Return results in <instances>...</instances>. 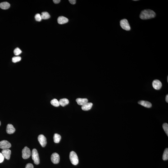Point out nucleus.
Here are the masks:
<instances>
[{
	"label": "nucleus",
	"mask_w": 168,
	"mask_h": 168,
	"mask_svg": "<svg viewBox=\"0 0 168 168\" xmlns=\"http://www.w3.org/2000/svg\"><path fill=\"white\" fill-rule=\"evenodd\" d=\"M60 105L62 106H65L69 103V100L66 98H63L60 100L59 101Z\"/></svg>",
	"instance_id": "f3484780"
},
{
	"label": "nucleus",
	"mask_w": 168,
	"mask_h": 168,
	"mask_svg": "<svg viewBox=\"0 0 168 168\" xmlns=\"http://www.w3.org/2000/svg\"><path fill=\"white\" fill-rule=\"evenodd\" d=\"M156 13L154 11L149 9L143 10L141 12L139 17L142 20H146L154 18Z\"/></svg>",
	"instance_id": "f257e3e1"
},
{
	"label": "nucleus",
	"mask_w": 168,
	"mask_h": 168,
	"mask_svg": "<svg viewBox=\"0 0 168 168\" xmlns=\"http://www.w3.org/2000/svg\"><path fill=\"white\" fill-rule=\"evenodd\" d=\"M138 104L147 108H149L152 107V104L150 102L148 101H140L138 102Z\"/></svg>",
	"instance_id": "ddd939ff"
},
{
	"label": "nucleus",
	"mask_w": 168,
	"mask_h": 168,
	"mask_svg": "<svg viewBox=\"0 0 168 168\" xmlns=\"http://www.w3.org/2000/svg\"><path fill=\"white\" fill-rule=\"evenodd\" d=\"M93 103L89 102L87 103L82 106L81 108L84 111H88L91 109L93 106Z\"/></svg>",
	"instance_id": "4468645a"
},
{
	"label": "nucleus",
	"mask_w": 168,
	"mask_h": 168,
	"mask_svg": "<svg viewBox=\"0 0 168 168\" xmlns=\"http://www.w3.org/2000/svg\"><path fill=\"white\" fill-rule=\"evenodd\" d=\"M38 139L42 147H45L47 144V139L44 135L43 134L39 135L38 137Z\"/></svg>",
	"instance_id": "0eeeda50"
},
{
	"label": "nucleus",
	"mask_w": 168,
	"mask_h": 168,
	"mask_svg": "<svg viewBox=\"0 0 168 168\" xmlns=\"http://www.w3.org/2000/svg\"><path fill=\"white\" fill-rule=\"evenodd\" d=\"M69 1L70 3L72 5L75 4L76 3V1L75 0H69Z\"/></svg>",
	"instance_id": "cd10ccee"
},
{
	"label": "nucleus",
	"mask_w": 168,
	"mask_h": 168,
	"mask_svg": "<svg viewBox=\"0 0 168 168\" xmlns=\"http://www.w3.org/2000/svg\"><path fill=\"white\" fill-rule=\"evenodd\" d=\"M4 158H5L2 153L0 152V163L3 162L4 160Z\"/></svg>",
	"instance_id": "a878e982"
},
{
	"label": "nucleus",
	"mask_w": 168,
	"mask_h": 168,
	"mask_svg": "<svg viewBox=\"0 0 168 168\" xmlns=\"http://www.w3.org/2000/svg\"><path fill=\"white\" fill-rule=\"evenodd\" d=\"M25 168H34V166H33V164L29 163L27 164Z\"/></svg>",
	"instance_id": "bb28decb"
},
{
	"label": "nucleus",
	"mask_w": 168,
	"mask_h": 168,
	"mask_svg": "<svg viewBox=\"0 0 168 168\" xmlns=\"http://www.w3.org/2000/svg\"><path fill=\"white\" fill-rule=\"evenodd\" d=\"M76 102L78 105L83 106L88 103V100L87 98H78L76 99Z\"/></svg>",
	"instance_id": "2eb2a0df"
},
{
	"label": "nucleus",
	"mask_w": 168,
	"mask_h": 168,
	"mask_svg": "<svg viewBox=\"0 0 168 168\" xmlns=\"http://www.w3.org/2000/svg\"><path fill=\"white\" fill-rule=\"evenodd\" d=\"M1 122L0 121V126H1Z\"/></svg>",
	"instance_id": "473e14b6"
},
{
	"label": "nucleus",
	"mask_w": 168,
	"mask_h": 168,
	"mask_svg": "<svg viewBox=\"0 0 168 168\" xmlns=\"http://www.w3.org/2000/svg\"><path fill=\"white\" fill-rule=\"evenodd\" d=\"M167 82H168V76H167Z\"/></svg>",
	"instance_id": "7c9ffc66"
},
{
	"label": "nucleus",
	"mask_w": 168,
	"mask_h": 168,
	"mask_svg": "<svg viewBox=\"0 0 168 168\" xmlns=\"http://www.w3.org/2000/svg\"><path fill=\"white\" fill-rule=\"evenodd\" d=\"M70 158L71 163L73 165H76L79 163V159L77 155L74 151H72L70 152Z\"/></svg>",
	"instance_id": "f03ea898"
},
{
	"label": "nucleus",
	"mask_w": 168,
	"mask_h": 168,
	"mask_svg": "<svg viewBox=\"0 0 168 168\" xmlns=\"http://www.w3.org/2000/svg\"><path fill=\"white\" fill-rule=\"evenodd\" d=\"M11 146V143L7 140H4L0 142V148L2 149H9Z\"/></svg>",
	"instance_id": "423d86ee"
},
{
	"label": "nucleus",
	"mask_w": 168,
	"mask_h": 168,
	"mask_svg": "<svg viewBox=\"0 0 168 168\" xmlns=\"http://www.w3.org/2000/svg\"><path fill=\"white\" fill-rule=\"evenodd\" d=\"M54 141L55 143H59L61 139V136L58 134H55L54 136Z\"/></svg>",
	"instance_id": "a211bd4d"
},
{
	"label": "nucleus",
	"mask_w": 168,
	"mask_h": 168,
	"mask_svg": "<svg viewBox=\"0 0 168 168\" xmlns=\"http://www.w3.org/2000/svg\"><path fill=\"white\" fill-rule=\"evenodd\" d=\"M120 24L121 28L127 31L130 30L131 28L128 20L126 19H124L120 20Z\"/></svg>",
	"instance_id": "20e7f679"
},
{
	"label": "nucleus",
	"mask_w": 168,
	"mask_h": 168,
	"mask_svg": "<svg viewBox=\"0 0 168 168\" xmlns=\"http://www.w3.org/2000/svg\"><path fill=\"white\" fill-rule=\"evenodd\" d=\"M22 156L23 159H27L30 157L31 153L30 149L27 147H24L22 151Z\"/></svg>",
	"instance_id": "39448f33"
},
{
	"label": "nucleus",
	"mask_w": 168,
	"mask_h": 168,
	"mask_svg": "<svg viewBox=\"0 0 168 168\" xmlns=\"http://www.w3.org/2000/svg\"><path fill=\"white\" fill-rule=\"evenodd\" d=\"M10 7V4L8 2H5L0 4V8L3 10L8 9Z\"/></svg>",
	"instance_id": "dca6fc26"
},
{
	"label": "nucleus",
	"mask_w": 168,
	"mask_h": 168,
	"mask_svg": "<svg viewBox=\"0 0 168 168\" xmlns=\"http://www.w3.org/2000/svg\"><path fill=\"white\" fill-rule=\"evenodd\" d=\"M6 130L8 134H11L15 132V129L12 124H8L7 125Z\"/></svg>",
	"instance_id": "9b49d317"
},
{
	"label": "nucleus",
	"mask_w": 168,
	"mask_h": 168,
	"mask_svg": "<svg viewBox=\"0 0 168 168\" xmlns=\"http://www.w3.org/2000/svg\"><path fill=\"white\" fill-rule=\"evenodd\" d=\"M152 86L154 89L156 90H159L162 87V84L160 81L156 79L153 81L152 83Z\"/></svg>",
	"instance_id": "9d476101"
},
{
	"label": "nucleus",
	"mask_w": 168,
	"mask_h": 168,
	"mask_svg": "<svg viewBox=\"0 0 168 168\" xmlns=\"http://www.w3.org/2000/svg\"><path fill=\"white\" fill-rule=\"evenodd\" d=\"M134 1H137V0H134Z\"/></svg>",
	"instance_id": "2f4dec72"
},
{
	"label": "nucleus",
	"mask_w": 168,
	"mask_h": 168,
	"mask_svg": "<svg viewBox=\"0 0 168 168\" xmlns=\"http://www.w3.org/2000/svg\"><path fill=\"white\" fill-rule=\"evenodd\" d=\"M51 160L54 164L58 163L60 160L59 155L56 152L53 153L51 156Z\"/></svg>",
	"instance_id": "6e6552de"
},
{
	"label": "nucleus",
	"mask_w": 168,
	"mask_h": 168,
	"mask_svg": "<svg viewBox=\"0 0 168 168\" xmlns=\"http://www.w3.org/2000/svg\"><path fill=\"white\" fill-rule=\"evenodd\" d=\"M21 58L20 56H15V57L13 58L12 61L14 63H16L19 62L21 61Z\"/></svg>",
	"instance_id": "4be33fe9"
},
{
	"label": "nucleus",
	"mask_w": 168,
	"mask_h": 168,
	"mask_svg": "<svg viewBox=\"0 0 168 168\" xmlns=\"http://www.w3.org/2000/svg\"><path fill=\"white\" fill-rule=\"evenodd\" d=\"M166 102L168 103V95H167L166 96Z\"/></svg>",
	"instance_id": "c756f323"
},
{
	"label": "nucleus",
	"mask_w": 168,
	"mask_h": 168,
	"mask_svg": "<svg viewBox=\"0 0 168 168\" xmlns=\"http://www.w3.org/2000/svg\"><path fill=\"white\" fill-rule=\"evenodd\" d=\"M68 21V19L64 16H60L57 19L58 23L60 24H66V23H67Z\"/></svg>",
	"instance_id": "f8f14e48"
},
{
	"label": "nucleus",
	"mask_w": 168,
	"mask_h": 168,
	"mask_svg": "<svg viewBox=\"0 0 168 168\" xmlns=\"http://www.w3.org/2000/svg\"><path fill=\"white\" fill-rule=\"evenodd\" d=\"M35 18L37 21L40 22L42 20L41 15L39 14H37L35 16Z\"/></svg>",
	"instance_id": "393cba45"
},
{
	"label": "nucleus",
	"mask_w": 168,
	"mask_h": 168,
	"mask_svg": "<svg viewBox=\"0 0 168 168\" xmlns=\"http://www.w3.org/2000/svg\"><path fill=\"white\" fill-rule=\"evenodd\" d=\"M163 128V130L166 133V135L168 136V125L166 123H165L163 124L162 125Z\"/></svg>",
	"instance_id": "b1692460"
},
{
	"label": "nucleus",
	"mask_w": 168,
	"mask_h": 168,
	"mask_svg": "<svg viewBox=\"0 0 168 168\" xmlns=\"http://www.w3.org/2000/svg\"><path fill=\"white\" fill-rule=\"evenodd\" d=\"M5 158L7 160L10 159L11 154V151L9 149H3L1 152Z\"/></svg>",
	"instance_id": "1a4fd4ad"
},
{
	"label": "nucleus",
	"mask_w": 168,
	"mask_h": 168,
	"mask_svg": "<svg viewBox=\"0 0 168 168\" xmlns=\"http://www.w3.org/2000/svg\"><path fill=\"white\" fill-rule=\"evenodd\" d=\"M41 16L42 19L44 20H47L50 18V15L49 14L48 12H46L42 13Z\"/></svg>",
	"instance_id": "6ab92c4d"
},
{
	"label": "nucleus",
	"mask_w": 168,
	"mask_h": 168,
	"mask_svg": "<svg viewBox=\"0 0 168 168\" xmlns=\"http://www.w3.org/2000/svg\"><path fill=\"white\" fill-rule=\"evenodd\" d=\"M54 3L56 4H57L59 3L61 1L60 0H54L53 1Z\"/></svg>",
	"instance_id": "c85d7f7f"
},
{
	"label": "nucleus",
	"mask_w": 168,
	"mask_h": 168,
	"mask_svg": "<svg viewBox=\"0 0 168 168\" xmlns=\"http://www.w3.org/2000/svg\"><path fill=\"white\" fill-rule=\"evenodd\" d=\"M14 54L15 56H17L20 55L22 53V52L21 50L19 48L15 49L14 51Z\"/></svg>",
	"instance_id": "5701e85b"
},
{
	"label": "nucleus",
	"mask_w": 168,
	"mask_h": 168,
	"mask_svg": "<svg viewBox=\"0 0 168 168\" xmlns=\"http://www.w3.org/2000/svg\"><path fill=\"white\" fill-rule=\"evenodd\" d=\"M162 159L163 160L166 161L168 159V149L166 148L164 151L163 155L162 156Z\"/></svg>",
	"instance_id": "412c9836"
},
{
	"label": "nucleus",
	"mask_w": 168,
	"mask_h": 168,
	"mask_svg": "<svg viewBox=\"0 0 168 168\" xmlns=\"http://www.w3.org/2000/svg\"><path fill=\"white\" fill-rule=\"evenodd\" d=\"M51 104L55 107H58L60 105L59 101L56 99H54L52 100L51 101Z\"/></svg>",
	"instance_id": "aec40b11"
},
{
	"label": "nucleus",
	"mask_w": 168,
	"mask_h": 168,
	"mask_svg": "<svg viewBox=\"0 0 168 168\" xmlns=\"http://www.w3.org/2000/svg\"><path fill=\"white\" fill-rule=\"evenodd\" d=\"M32 158L36 164H39L40 163V159L38 152L36 149H33L32 152Z\"/></svg>",
	"instance_id": "7ed1b4c3"
}]
</instances>
